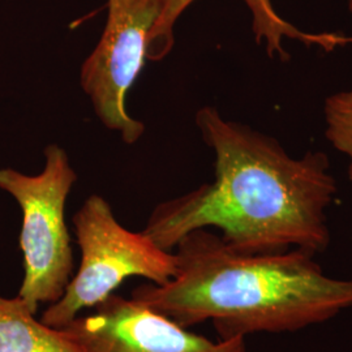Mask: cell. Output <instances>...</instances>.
Returning <instances> with one entry per match:
<instances>
[{
	"label": "cell",
	"mask_w": 352,
	"mask_h": 352,
	"mask_svg": "<svg viewBox=\"0 0 352 352\" xmlns=\"http://www.w3.org/2000/svg\"><path fill=\"white\" fill-rule=\"evenodd\" d=\"M74 225L81 264L63 296L43 312L41 321L46 325L63 329L81 311L113 295L126 278H146L164 286L175 277V254L158 247L144 231L133 232L122 226L100 195L85 200Z\"/></svg>",
	"instance_id": "obj_3"
},
{
	"label": "cell",
	"mask_w": 352,
	"mask_h": 352,
	"mask_svg": "<svg viewBox=\"0 0 352 352\" xmlns=\"http://www.w3.org/2000/svg\"><path fill=\"white\" fill-rule=\"evenodd\" d=\"M76 180L68 154L55 144L45 149V167L37 175L0 168V189L23 213L24 279L17 296L34 315L41 304L58 302L72 279L74 252L64 210Z\"/></svg>",
	"instance_id": "obj_4"
},
{
	"label": "cell",
	"mask_w": 352,
	"mask_h": 352,
	"mask_svg": "<svg viewBox=\"0 0 352 352\" xmlns=\"http://www.w3.org/2000/svg\"><path fill=\"white\" fill-rule=\"evenodd\" d=\"M176 274L132 298L183 327L212 321L221 340L287 333L352 308V278L329 277L315 253H241L205 228L176 244Z\"/></svg>",
	"instance_id": "obj_2"
},
{
	"label": "cell",
	"mask_w": 352,
	"mask_h": 352,
	"mask_svg": "<svg viewBox=\"0 0 352 352\" xmlns=\"http://www.w3.org/2000/svg\"><path fill=\"white\" fill-rule=\"evenodd\" d=\"M0 352L84 351L62 329L36 320L19 296H0Z\"/></svg>",
	"instance_id": "obj_8"
},
{
	"label": "cell",
	"mask_w": 352,
	"mask_h": 352,
	"mask_svg": "<svg viewBox=\"0 0 352 352\" xmlns=\"http://www.w3.org/2000/svg\"><path fill=\"white\" fill-rule=\"evenodd\" d=\"M62 330L84 352H247L245 338L214 342L142 302L115 294Z\"/></svg>",
	"instance_id": "obj_6"
},
{
	"label": "cell",
	"mask_w": 352,
	"mask_h": 352,
	"mask_svg": "<svg viewBox=\"0 0 352 352\" xmlns=\"http://www.w3.org/2000/svg\"><path fill=\"white\" fill-rule=\"evenodd\" d=\"M161 7L162 0H109L101 39L81 67L80 82L96 115L126 144L139 141L145 131L126 111V94L142 71Z\"/></svg>",
	"instance_id": "obj_5"
},
{
	"label": "cell",
	"mask_w": 352,
	"mask_h": 352,
	"mask_svg": "<svg viewBox=\"0 0 352 352\" xmlns=\"http://www.w3.org/2000/svg\"><path fill=\"white\" fill-rule=\"evenodd\" d=\"M196 0H162L160 17L151 30L146 59L161 60L174 46V26L177 19ZM252 13V29L256 42H265L270 56L277 55L280 60H287L289 54L283 47V39L289 38L316 46L322 50L333 51L337 47L352 43V38L338 33H309L300 30L285 20L276 11L272 0H243Z\"/></svg>",
	"instance_id": "obj_7"
},
{
	"label": "cell",
	"mask_w": 352,
	"mask_h": 352,
	"mask_svg": "<svg viewBox=\"0 0 352 352\" xmlns=\"http://www.w3.org/2000/svg\"><path fill=\"white\" fill-rule=\"evenodd\" d=\"M196 124L214 151V180L153 210L144 232L158 247L171 251L189 232L217 227L241 253L327 250L337 184L325 153L292 158L276 140L208 106Z\"/></svg>",
	"instance_id": "obj_1"
},
{
	"label": "cell",
	"mask_w": 352,
	"mask_h": 352,
	"mask_svg": "<svg viewBox=\"0 0 352 352\" xmlns=\"http://www.w3.org/2000/svg\"><path fill=\"white\" fill-rule=\"evenodd\" d=\"M329 142L349 160L347 174L352 183V90L330 96L324 106Z\"/></svg>",
	"instance_id": "obj_9"
},
{
	"label": "cell",
	"mask_w": 352,
	"mask_h": 352,
	"mask_svg": "<svg viewBox=\"0 0 352 352\" xmlns=\"http://www.w3.org/2000/svg\"><path fill=\"white\" fill-rule=\"evenodd\" d=\"M349 8H350V11L352 12V0H349Z\"/></svg>",
	"instance_id": "obj_10"
}]
</instances>
